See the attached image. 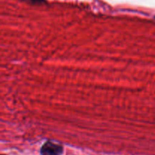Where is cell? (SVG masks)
<instances>
[{
	"label": "cell",
	"mask_w": 155,
	"mask_h": 155,
	"mask_svg": "<svg viewBox=\"0 0 155 155\" xmlns=\"http://www.w3.org/2000/svg\"><path fill=\"white\" fill-rule=\"evenodd\" d=\"M63 151V146L52 141H46L40 150L42 155H61Z\"/></svg>",
	"instance_id": "obj_1"
},
{
	"label": "cell",
	"mask_w": 155,
	"mask_h": 155,
	"mask_svg": "<svg viewBox=\"0 0 155 155\" xmlns=\"http://www.w3.org/2000/svg\"><path fill=\"white\" fill-rule=\"evenodd\" d=\"M30 1L33 3H37V4H39V3L44 2L45 0H30Z\"/></svg>",
	"instance_id": "obj_2"
},
{
	"label": "cell",
	"mask_w": 155,
	"mask_h": 155,
	"mask_svg": "<svg viewBox=\"0 0 155 155\" xmlns=\"http://www.w3.org/2000/svg\"><path fill=\"white\" fill-rule=\"evenodd\" d=\"M2 155H5V154H2Z\"/></svg>",
	"instance_id": "obj_3"
}]
</instances>
